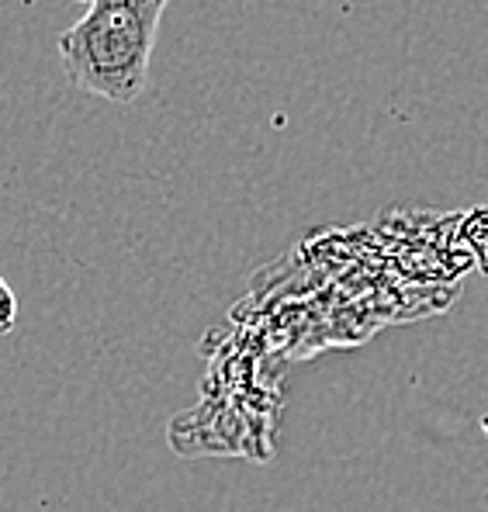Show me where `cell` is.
<instances>
[{"mask_svg": "<svg viewBox=\"0 0 488 512\" xmlns=\"http://www.w3.org/2000/svg\"><path fill=\"white\" fill-rule=\"evenodd\" d=\"M167 0H94L59 35V63L77 90L111 104H132L153 63Z\"/></svg>", "mask_w": 488, "mask_h": 512, "instance_id": "1", "label": "cell"}, {"mask_svg": "<svg viewBox=\"0 0 488 512\" xmlns=\"http://www.w3.org/2000/svg\"><path fill=\"white\" fill-rule=\"evenodd\" d=\"M14 326H18V298L11 284L0 277V336H11Z\"/></svg>", "mask_w": 488, "mask_h": 512, "instance_id": "2", "label": "cell"}, {"mask_svg": "<svg viewBox=\"0 0 488 512\" xmlns=\"http://www.w3.org/2000/svg\"><path fill=\"white\" fill-rule=\"evenodd\" d=\"M73 4H87V7H90V4H94V0H73Z\"/></svg>", "mask_w": 488, "mask_h": 512, "instance_id": "3", "label": "cell"}]
</instances>
